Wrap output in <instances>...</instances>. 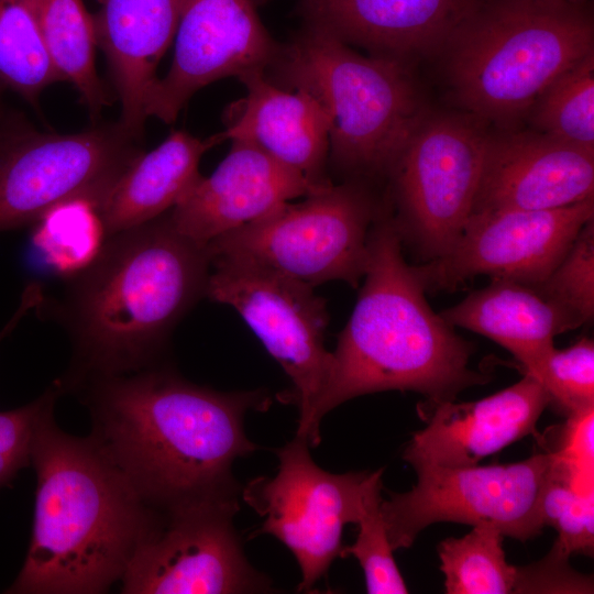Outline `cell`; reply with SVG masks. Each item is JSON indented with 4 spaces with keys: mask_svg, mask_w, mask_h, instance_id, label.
Returning <instances> with one entry per match:
<instances>
[{
    "mask_svg": "<svg viewBox=\"0 0 594 594\" xmlns=\"http://www.w3.org/2000/svg\"><path fill=\"white\" fill-rule=\"evenodd\" d=\"M75 389L90 410V436L151 508L239 502L232 465L257 448L244 417L270 406L265 393L218 392L162 363Z\"/></svg>",
    "mask_w": 594,
    "mask_h": 594,
    "instance_id": "6da1fadb",
    "label": "cell"
},
{
    "mask_svg": "<svg viewBox=\"0 0 594 594\" xmlns=\"http://www.w3.org/2000/svg\"><path fill=\"white\" fill-rule=\"evenodd\" d=\"M210 271L207 245L178 232L167 212L108 237L88 267L36 307L73 344L63 391L161 364L175 327L206 297Z\"/></svg>",
    "mask_w": 594,
    "mask_h": 594,
    "instance_id": "7a4b0ae2",
    "label": "cell"
},
{
    "mask_svg": "<svg viewBox=\"0 0 594 594\" xmlns=\"http://www.w3.org/2000/svg\"><path fill=\"white\" fill-rule=\"evenodd\" d=\"M41 417L32 442L33 526L23 566L6 593H106L158 517L91 437Z\"/></svg>",
    "mask_w": 594,
    "mask_h": 594,
    "instance_id": "3957f363",
    "label": "cell"
},
{
    "mask_svg": "<svg viewBox=\"0 0 594 594\" xmlns=\"http://www.w3.org/2000/svg\"><path fill=\"white\" fill-rule=\"evenodd\" d=\"M363 277L307 428L310 447L320 442L322 418L354 397L413 391L437 405L455 400L461 391L491 380L470 367L473 345L429 306L417 266L405 261L388 211L371 230Z\"/></svg>",
    "mask_w": 594,
    "mask_h": 594,
    "instance_id": "277c9868",
    "label": "cell"
},
{
    "mask_svg": "<svg viewBox=\"0 0 594 594\" xmlns=\"http://www.w3.org/2000/svg\"><path fill=\"white\" fill-rule=\"evenodd\" d=\"M443 48L458 102L475 118L510 122L594 52V23L587 4L482 0Z\"/></svg>",
    "mask_w": 594,
    "mask_h": 594,
    "instance_id": "5b68a950",
    "label": "cell"
},
{
    "mask_svg": "<svg viewBox=\"0 0 594 594\" xmlns=\"http://www.w3.org/2000/svg\"><path fill=\"white\" fill-rule=\"evenodd\" d=\"M277 63L283 86L312 96L331 128L329 162L346 180L389 175L428 117L405 62L363 56L329 31L309 24Z\"/></svg>",
    "mask_w": 594,
    "mask_h": 594,
    "instance_id": "8992f818",
    "label": "cell"
},
{
    "mask_svg": "<svg viewBox=\"0 0 594 594\" xmlns=\"http://www.w3.org/2000/svg\"><path fill=\"white\" fill-rule=\"evenodd\" d=\"M287 201L207 244L210 260L262 265L311 287L343 280L356 288L374 223L387 211L369 184L344 180Z\"/></svg>",
    "mask_w": 594,
    "mask_h": 594,
    "instance_id": "52a82bcc",
    "label": "cell"
},
{
    "mask_svg": "<svg viewBox=\"0 0 594 594\" xmlns=\"http://www.w3.org/2000/svg\"><path fill=\"white\" fill-rule=\"evenodd\" d=\"M141 138L120 120L78 133H48L6 111L0 118V232L32 226L74 197L89 198L101 209L144 153Z\"/></svg>",
    "mask_w": 594,
    "mask_h": 594,
    "instance_id": "ba28073f",
    "label": "cell"
},
{
    "mask_svg": "<svg viewBox=\"0 0 594 594\" xmlns=\"http://www.w3.org/2000/svg\"><path fill=\"white\" fill-rule=\"evenodd\" d=\"M552 463L547 451L509 464L414 468L416 485L381 501L392 548H409L421 530L439 521L490 522L520 541L537 537L544 527L541 496Z\"/></svg>",
    "mask_w": 594,
    "mask_h": 594,
    "instance_id": "9c48e42d",
    "label": "cell"
},
{
    "mask_svg": "<svg viewBox=\"0 0 594 594\" xmlns=\"http://www.w3.org/2000/svg\"><path fill=\"white\" fill-rule=\"evenodd\" d=\"M486 138L475 120L428 114L389 175L395 228L428 262L453 248L472 213Z\"/></svg>",
    "mask_w": 594,
    "mask_h": 594,
    "instance_id": "30bf717a",
    "label": "cell"
},
{
    "mask_svg": "<svg viewBox=\"0 0 594 594\" xmlns=\"http://www.w3.org/2000/svg\"><path fill=\"white\" fill-rule=\"evenodd\" d=\"M206 297L234 308L292 380L285 397L298 407L296 436L305 438L331 364L326 300L307 284L231 258L211 260Z\"/></svg>",
    "mask_w": 594,
    "mask_h": 594,
    "instance_id": "8fae6325",
    "label": "cell"
},
{
    "mask_svg": "<svg viewBox=\"0 0 594 594\" xmlns=\"http://www.w3.org/2000/svg\"><path fill=\"white\" fill-rule=\"evenodd\" d=\"M275 453L277 473L251 480L241 495L264 518L254 535H271L290 550L301 571L298 591L309 592L340 556L344 526L360 518L369 472H327L298 436Z\"/></svg>",
    "mask_w": 594,
    "mask_h": 594,
    "instance_id": "7c38bea8",
    "label": "cell"
},
{
    "mask_svg": "<svg viewBox=\"0 0 594 594\" xmlns=\"http://www.w3.org/2000/svg\"><path fill=\"white\" fill-rule=\"evenodd\" d=\"M239 502L158 514L121 579L124 594L272 592L248 561L233 518Z\"/></svg>",
    "mask_w": 594,
    "mask_h": 594,
    "instance_id": "4fadbf2b",
    "label": "cell"
},
{
    "mask_svg": "<svg viewBox=\"0 0 594 594\" xmlns=\"http://www.w3.org/2000/svg\"><path fill=\"white\" fill-rule=\"evenodd\" d=\"M592 219L594 198L547 210L474 212L453 248L417 271L426 292L453 289L477 275L537 285Z\"/></svg>",
    "mask_w": 594,
    "mask_h": 594,
    "instance_id": "5bb4252c",
    "label": "cell"
},
{
    "mask_svg": "<svg viewBox=\"0 0 594 594\" xmlns=\"http://www.w3.org/2000/svg\"><path fill=\"white\" fill-rule=\"evenodd\" d=\"M174 40L169 70L157 79L145 107L147 118L166 123L202 87L264 72L278 55L251 0H185Z\"/></svg>",
    "mask_w": 594,
    "mask_h": 594,
    "instance_id": "9a60e30c",
    "label": "cell"
},
{
    "mask_svg": "<svg viewBox=\"0 0 594 594\" xmlns=\"http://www.w3.org/2000/svg\"><path fill=\"white\" fill-rule=\"evenodd\" d=\"M593 196L594 151L537 131L487 135L472 213L556 209Z\"/></svg>",
    "mask_w": 594,
    "mask_h": 594,
    "instance_id": "2e32d148",
    "label": "cell"
},
{
    "mask_svg": "<svg viewBox=\"0 0 594 594\" xmlns=\"http://www.w3.org/2000/svg\"><path fill=\"white\" fill-rule=\"evenodd\" d=\"M231 142L228 155L213 173L202 176L167 211L178 232L205 245L287 201L326 188L314 185L251 142Z\"/></svg>",
    "mask_w": 594,
    "mask_h": 594,
    "instance_id": "e0dca14e",
    "label": "cell"
},
{
    "mask_svg": "<svg viewBox=\"0 0 594 594\" xmlns=\"http://www.w3.org/2000/svg\"><path fill=\"white\" fill-rule=\"evenodd\" d=\"M551 397L532 375L474 402L431 405L427 426L416 432L403 459L413 468L471 466L535 432Z\"/></svg>",
    "mask_w": 594,
    "mask_h": 594,
    "instance_id": "ac0fdd59",
    "label": "cell"
},
{
    "mask_svg": "<svg viewBox=\"0 0 594 594\" xmlns=\"http://www.w3.org/2000/svg\"><path fill=\"white\" fill-rule=\"evenodd\" d=\"M246 96L232 106L227 129L215 135L248 141L318 187L333 184L327 175L331 122L309 94L271 82L264 72L239 78Z\"/></svg>",
    "mask_w": 594,
    "mask_h": 594,
    "instance_id": "d6986e66",
    "label": "cell"
},
{
    "mask_svg": "<svg viewBox=\"0 0 594 594\" xmlns=\"http://www.w3.org/2000/svg\"><path fill=\"white\" fill-rule=\"evenodd\" d=\"M482 0H301L309 24L373 55L405 57L443 48Z\"/></svg>",
    "mask_w": 594,
    "mask_h": 594,
    "instance_id": "ffe728a7",
    "label": "cell"
},
{
    "mask_svg": "<svg viewBox=\"0 0 594 594\" xmlns=\"http://www.w3.org/2000/svg\"><path fill=\"white\" fill-rule=\"evenodd\" d=\"M185 0H103L94 15L98 45L121 103L120 121L142 135L156 69L173 42Z\"/></svg>",
    "mask_w": 594,
    "mask_h": 594,
    "instance_id": "44dd1931",
    "label": "cell"
},
{
    "mask_svg": "<svg viewBox=\"0 0 594 594\" xmlns=\"http://www.w3.org/2000/svg\"><path fill=\"white\" fill-rule=\"evenodd\" d=\"M440 315L452 327L485 336L505 348L540 383L556 336L579 327L537 288L508 278H493Z\"/></svg>",
    "mask_w": 594,
    "mask_h": 594,
    "instance_id": "7402d4cb",
    "label": "cell"
},
{
    "mask_svg": "<svg viewBox=\"0 0 594 594\" xmlns=\"http://www.w3.org/2000/svg\"><path fill=\"white\" fill-rule=\"evenodd\" d=\"M216 144L213 136L202 141L178 130L136 158L100 209L108 237L173 209L202 177L201 156Z\"/></svg>",
    "mask_w": 594,
    "mask_h": 594,
    "instance_id": "603a6c76",
    "label": "cell"
},
{
    "mask_svg": "<svg viewBox=\"0 0 594 594\" xmlns=\"http://www.w3.org/2000/svg\"><path fill=\"white\" fill-rule=\"evenodd\" d=\"M47 54L64 80L72 82L91 114L110 103L96 69L98 45L94 16L81 0H33Z\"/></svg>",
    "mask_w": 594,
    "mask_h": 594,
    "instance_id": "cb8c5ba5",
    "label": "cell"
},
{
    "mask_svg": "<svg viewBox=\"0 0 594 594\" xmlns=\"http://www.w3.org/2000/svg\"><path fill=\"white\" fill-rule=\"evenodd\" d=\"M32 227L31 243L37 257L51 273L64 278L88 267L108 239L99 205L86 197L56 204Z\"/></svg>",
    "mask_w": 594,
    "mask_h": 594,
    "instance_id": "d4e9b609",
    "label": "cell"
},
{
    "mask_svg": "<svg viewBox=\"0 0 594 594\" xmlns=\"http://www.w3.org/2000/svg\"><path fill=\"white\" fill-rule=\"evenodd\" d=\"M503 532L484 522L461 538H448L438 546L440 570L448 594L517 593L519 568L506 561Z\"/></svg>",
    "mask_w": 594,
    "mask_h": 594,
    "instance_id": "484cf974",
    "label": "cell"
},
{
    "mask_svg": "<svg viewBox=\"0 0 594 594\" xmlns=\"http://www.w3.org/2000/svg\"><path fill=\"white\" fill-rule=\"evenodd\" d=\"M58 81L64 79L45 48L33 0H0V82L36 105Z\"/></svg>",
    "mask_w": 594,
    "mask_h": 594,
    "instance_id": "4316f807",
    "label": "cell"
},
{
    "mask_svg": "<svg viewBox=\"0 0 594 594\" xmlns=\"http://www.w3.org/2000/svg\"><path fill=\"white\" fill-rule=\"evenodd\" d=\"M529 111L535 131L594 151V52L549 84Z\"/></svg>",
    "mask_w": 594,
    "mask_h": 594,
    "instance_id": "83f0119b",
    "label": "cell"
},
{
    "mask_svg": "<svg viewBox=\"0 0 594 594\" xmlns=\"http://www.w3.org/2000/svg\"><path fill=\"white\" fill-rule=\"evenodd\" d=\"M593 475L571 469L553 458L541 496V516L543 526L558 531L556 542L569 554H593Z\"/></svg>",
    "mask_w": 594,
    "mask_h": 594,
    "instance_id": "f1b7e54d",
    "label": "cell"
},
{
    "mask_svg": "<svg viewBox=\"0 0 594 594\" xmlns=\"http://www.w3.org/2000/svg\"><path fill=\"white\" fill-rule=\"evenodd\" d=\"M369 472L362 493L359 532L353 544L343 547L340 557H354L363 569L370 594H403L407 586L393 556L394 549L381 513L382 474Z\"/></svg>",
    "mask_w": 594,
    "mask_h": 594,
    "instance_id": "f546056e",
    "label": "cell"
},
{
    "mask_svg": "<svg viewBox=\"0 0 594 594\" xmlns=\"http://www.w3.org/2000/svg\"><path fill=\"white\" fill-rule=\"evenodd\" d=\"M566 311L580 327L594 315V219L579 232L549 276L531 285Z\"/></svg>",
    "mask_w": 594,
    "mask_h": 594,
    "instance_id": "4dcf8cb0",
    "label": "cell"
},
{
    "mask_svg": "<svg viewBox=\"0 0 594 594\" xmlns=\"http://www.w3.org/2000/svg\"><path fill=\"white\" fill-rule=\"evenodd\" d=\"M541 384L551 404L570 417L584 415L594 408V343L582 338L550 354Z\"/></svg>",
    "mask_w": 594,
    "mask_h": 594,
    "instance_id": "1f68e13d",
    "label": "cell"
},
{
    "mask_svg": "<svg viewBox=\"0 0 594 594\" xmlns=\"http://www.w3.org/2000/svg\"><path fill=\"white\" fill-rule=\"evenodd\" d=\"M62 392V386L56 382L34 402L0 411V488L10 484L21 469L31 465L36 426L43 414L54 407Z\"/></svg>",
    "mask_w": 594,
    "mask_h": 594,
    "instance_id": "d6a6232c",
    "label": "cell"
},
{
    "mask_svg": "<svg viewBox=\"0 0 594 594\" xmlns=\"http://www.w3.org/2000/svg\"><path fill=\"white\" fill-rule=\"evenodd\" d=\"M569 556L554 542L551 552L542 561L519 568L517 593L592 592V582L569 566Z\"/></svg>",
    "mask_w": 594,
    "mask_h": 594,
    "instance_id": "836d02e7",
    "label": "cell"
},
{
    "mask_svg": "<svg viewBox=\"0 0 594 594\" xmlns=\"http://www.w3.org/2000/svg\"><path fill=\"white\" fill-rule=\"evenodd\" d=\"M42 298L43 290L41 286L37 283H31L24 289L18 309L15 310L11 319L7 322L4 328L0 331V342L14 330V328L28 314V311H30L31 309H35L40 305Z\"/></svg>",
    "mask_w": 594,
    "mask_h": 594,
    "instance_id": "e575fe53",
    "label": "cell"
},
{
    "mask_svg": "<svg viewBox=\"0 0 594 594\" xmlns=\"http://www.w3.org/2000/svg\"><path fill=\"white\" fill-rule=\"evenodd\" d=\"M6 87L0 82V118L1 116L6 112V110L3 109V105H2V91Z\"/></svg>",
    "mask_w": 594,
    "mask_h": 594,
    "instance_id": "d590c367",
    "label": "cell"
},
{
    "mask_svg": "<svg viewBox=\"0 0 594 594\" xmlns=\"http://www.w3.org/2000/svg\"><path fill=\"white\" fill-rule=\"evenodd\" d=\"M564 2L573 3V4H587L588 0H561Z\"/></svg>",
    "mask_w": 594,
    "mask_h": 594,
    "instance_id": "8d00e7d4",
    "label": "cell"
},
{
    "mask_svg": "<svg viewBox=\"0 0 594 594\" xmlns=\"http://www.w3.org/2000/svg\"><path fill=\"white\" fill-rule=\"evenodd\" d=\"M100 3L103 1V0H98Z\"/></svg>",
    "mask_w": 594,
    "mask_h": 594,
    "instance_id": "74e56055",
    "label": "cell"
}]
</instances>
